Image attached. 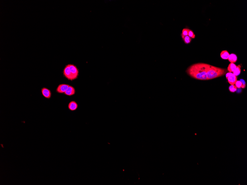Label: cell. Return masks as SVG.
<instances>
[{"mask_svg": "<svg viewBox=\"0 0 247 185\" xmlns=\"http://www.w3.org/2000/svg\"><path fill=\"white\" fill-rule=\"evenodd\" d=\"M68 107L70 110L74 111L77 110L78 107V105L75 101H72L68 104Z\"/></svg>", "mask_w": 247, "mask_h": 185, "instance_id": "ba28073f", "label": "cell"}, {"mask_svg": "<svg viewBox=\"0 0 247 185\" xmlns=\"http://www.w3.org/2000/svg\"><path fill=\"white\" fill-rule=\"evenodd\" d=\"M237 65L234 63H231L227 67V70L229 72H233L237 68Z\"/></svg>", "mask_w": 247, "mask_h": 185, "instance_id": "7c38bea8", "label": "cell"}, {"mask_svg": "<svg viewBox=\"0 0 247 185\" xmlns=\"http://www.w3.org/2000/svg\"><path fill=\"white\" fill-rule=\"evenodd\" d=\"M188 30L189 29L188 28H184L182 30V32L181 34V37L182 39L185 36L188 35Z\"/></svg>", "mask_w": 247, "mask_h": 185, "instance_id": "9a60e30c", "label": "cell"}, {"mask_svg": "<svg viewBox=\"0 0 247 185\" xmlns=\"http://www.w3.org/2000/svg\"><path fill=\"white\" fill-rule=\"evenodd\" d=\"M235 84V86H236L237 88H240L242 87V82L240 80L237 81Z\"/></svg>", "mask_w": 247, "mask_h": 185, "instance_id": "ac0fdd59", "label": "cell"}, {"mask_svg": "<svg viewBox=\"0 0 247 185\" xmlns=\"http://www.w3.org/2000/svg\"><path fill=\"white\" fill-rule=\"evenodd\" d=\"M69 85L67 84H61L59 85L56 89V91L59 94H63L65 93L68 89Z\"/></svg>", "mask_w": 247, "mask_h": 185, "instance_id": "8992f818", "label": "cell"}, {"mask_svg": "<svg viewBox=\"0 0 247 185\" xmlns=\"http://www.w3.org/2000/svg\"><path fill=\"white\" fill-rule=\"evenodd\" d=\"M228 60L230 63H234L237 61V56L235 54H231L229 55Z\"/></svg>", "mask_w": 247, "mask_h": 185, "instance_id": "30bf717a", "label": "cell"}, {"mask_svg": "<svg viewBox=\"0 0 247 185\" xmlns=\"http://www.w3.org/2000/svg\"><path fill=\"white\" fill-rule=\"evenodd\" d=\"M237 88L235 85H231L229 87V90L231 92H235L237 91Z\"/></svg>", "mask_w": 247, "mask_h": 185, "instance_id": "e0dca14e", "label": "cell"}, {"mask_svg": "<svg viewBox=\"0 0 247 185\" xmlns=\"http://www.w3.org/2000/svg\"><path fill=\"white\" fill-rule=\"evenodd\" d=\"M241 72V66L239 65L237 66V68L233 72V74L236 76H237L239 75Z\"/></svg>", "mask_w": 247, "mask_h": 185, "instance_id": "4fadbf2b", "label": "cell"}, {"mask_svg": "<svg viewBox=\"0 0 247 185\" xmlns=\"http://www.w3.org/2000/svg\"><path fill=\"white\" fill-rule=\"evenodd\" d=\"M240 81H241L242 82V88H245L246 87V82L245 81V80H243V79H241V80H240Z\"/></svg>", "mask_w": 247, "mask_h": 185, "instance_id": "d6986e66", "label": "cell"}, {"mask_svg": "<svg viewBox=\"0 0 247 185\" xmlns=\"http://www.w3.org/2000/svg\"><path fill=\"white\" fill-rule=\"evenodd\" d=\"M76 93V90L73 86L70 85L66 91L64 93V94L68 96L73 95Z\"/></svg>", "mask_w": 247, "mask_h": 185, "instance_id": "9c48e42d", "label": "cell"}, {"mask_svg": "<svg viewBox=\"0 0 247 185\" xmlns=\"http://www.w3.org/2000/svg\"><path fill=\"white\" fill-rule=\"evenodd\" d=\"M226 78L229 83L231 85H235L237 81V76L235 75L231 72H229L226 74Z\"/></svg>", "mask_w": 247, "mask_h": 185, "instance_id": "277c9868", "label": "cell"}, {"mask_svg": "<svg viewBox=\"0 0 247 185\" xmlns=\"http://www.w3.org/2000/svg\"><path fill=\"white\" fill-rule=\"evenodd\" d=\"M41 91L43 96L47 99H50L51 97V92L49 89L46 88H43L41 89Z\"/></svg>", "mask_w": 247, "mask_h": 185, "instance_id": "52a82bcc", "label": "cell"}, {"mask_svg": "<svg viewBox=\"0 0 247 185\" xmlns=\"http://www.w3.org/2000/svg\"><path fill=\"white\" fill-rule=\"evenodd\" d=\"M229 53L226 51V50H224L221 51L220 54V56L221 59L223 60L228 59V57H229Z\"/></svg>", "mask_w": 247, "mask_h": 185, "instance_id": "8fae6325", "label": "cell"}, {"mask_svg": "<svg viewBox=\"0 0 247 185\" xmlns=\"http://www.w3.org/2000/svg\"><path fill=\"white\" fill-rule=\"evenodd\" d=\"M72 80L77 79L79 75V70L76 66L73 64H69Z\"/></svg>", "mask_w": 247, "mask_h": 185, "instance_id": "3957f363", "label": "cell"}, {"mask_svg": "<svg viewBox=\"0 0 247 185\" xmlns=\"http://www.w3.org/2000/svg\"><path fill=\"white\" fill-rule=\"evenodd\" d=\"M63 75L65 78L69 80L72 81V77L70 71L69 64L66 65L63 70Z\"/></svg>", "mask_w": 247, "mask_h": 185, "instance_id": "5b68a950", "label": "cell"}, {"mask_svg": "<svg viewBox=\"0 0 247 185\" xmlns=\"http://www.w3.org/2000/svg\"><path fill=\"white\" fill-rule=\"evenodd\" d=\"M225 69L217 67L209 64H206V73L208 80H211L222 76L226 74Z\"/></svg>", "mask_w": 247, "mask_h": 185, "instance_id": "7a4b0ae2", "label": "cell"}, {"mask_svg": "<svg viewBox=\"0 0 247 185\" xmlns=\"http://www.w3.org/2000/svg\"><path fill=\"white\" fill-rule=\"evenodd\" d=\"M188 35L192 39H194L195 37V35L194 33V32H193V31L190 30V29H189Z\"/></svg>", "mask_w": 247, "mask_h": 185, "instance_id": "2e32d148", "label": "cell"}, {"mask_svg": "<svg viewBox=\"0 0 247 185\" xmlns=\"http://www.w3.org/2000/svg\"><path fill=\"white\" fill-rule=\"evenodd\" d=\"M182 39L185 43L186 44H189L192 41V38H190L188 35L185 36Z\"/></svg>", "mask_w": 247, "mask_h": 185, "instance_id": "5bb4252c", "label": "cell"}, {"mask_svg": "<svg viewBox=\"0 0 247 185\" xmlns=\"http://www.w3.org/2000/svg\"><path fill=\"white\" fill-rule=\"evenodd\" d=\"M207 64L198 63L189 67L186 72L191 77L201 80H208L206 73Z\"/></svg>", "mask_w": 247, "mask_h": 185, "instance_id": "6da1fadb", "label": "cell"}]
</instances>
